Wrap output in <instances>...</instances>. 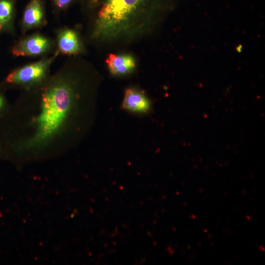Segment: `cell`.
Listing matches in <instances>:
<instances>
[{
  "mask_svg": "<svg viewBox=\"0 0 265 265\" xmlns=\"http://www.w3.org/2000/svg\"><path fill=\"white\" fill-rule=\"evenodd\" d=\"M150 103L144 95L133 88L125 91L123 106L126 109L138 112H146L150 108Z\"/></svg>",
  "mask_w": 265,
  "mask_h": 265,
  "instance_id": "cell-6",
  "label": "cell"
},
{
  "mask_svg": "<svg viewBox=\"0 0 265 265\" xmlns=\"http://www.w3.org/2000/svg\"><path fill=\"white\" fill-rule=\"evenodd\" d=\"M50 47L47 38L35 35L20 41L13 48L12 53L16 56L36 55L46 52Z\"/></svg>",
  "mask_w": 265,
  "mask_h": 265,
  "instance_id": "cell-4",
  "label": "cell"
},
{
  "mask_svg": "<svg viewBox=\"0 0 265 265\" xmlns=\"http://www.w3.org/2000/svg\"><path fill=\"white\" fill-rule=\"evenodd\" d=\"M54 56L25 66L13 71L6 78L9 83L28 84L41 80Z\"/></svg>",
  "mask_w": 265,
  "mask_h": 265,
  "instance_id": "cell-3",
  "label": "cell"
},
{
  "mask_svg": "<svg viewBox=\"0 0 265 265\" xmlns=\"http://www.w3.org/2000/svg\"><path fill=\"white\" fill-rule=\"evenodd\" d=\"M4 104V100L2 97L0 95V110Z\"/></svg>",
  "mask_w": 265,
  "mask_h": 265,
  "instance_id": "cell-11",
  "label": "cell"
},
{
  "mask_svg": "<svg viewBox=\"0 0 265 265\" xmlns=\"http://www.w3.org/2000/svg\"><path fill=\"white\" fill-rule=\"evenodd\" d=\"M106 62L110 72L115 75L128 74L135 66L134 58L129 54L110 53Z\"/></svg>",
  "mask_w": 265,
  "mask_h": 265,
  "instance_id": "cell-5",
  "label": "cell"
},
{
  "mask_svg": "<svg viewBox=\"0 0 265 265\" xmlns=\"http://www.w3.org/2000/svg\"><path fill=\"white\" fill-rule=\"evenodd\" d=\"M43 9L39 0H32L24 13L23 25L28 28L37 27L43 22Z\"/></svg>",
  "mask_w": 265,
  "mask_h": 265,
  "instance_id": "cell-8",
  "label": "cell"
},
{
  "mask_svg": "<svg viewBox=\"0 0 265 265\" xmlns=\"http://www.w3.org/2000/svg\"><path fill=\"white\" fill-rule=\"evenodd\" d=\"M154 0H101L98 12L97 29L103 35L117 34L132 17L145 13Z\"/></svg>",
  "mask_w": 265,
  "mask_h": 265,
  "instance_id": "cell-2",
  "label": "cell"
},
{
  "mask_svg": "<svg viewBox=\"0 0 265 265\" xmlns=\"http://www.w3.org/2000/svg\"><path fill=\"white\" fill-rule=\"evenodd\" d=\"M73 0H54L55 5L59 8H63L69 5Z\"/></svg>",
  "mask_w": 265,
  "mask_h": 265,
  "instance_id": "cell-10",
  "label": "cell"
},
{
  "mask_svg": "<svg viewBox=\"0 0 265 265\" xmlns=\"http://www.w3.org/2000/svg\"><path fill=\"white\" fill-rule=\"evenodd\" d=\"M60 51L67 54H77L80 52L81 45L77 33L70 29L62 30L57 37Z\"/></svg>",
  "mask_w": 265,
  "mask_h": 265,
  "instance_id": "cell-7",
  "label": "cell"
},
{
  "mask_svg": "<svg viewBox=\"0 0 265 265\" xmlns=\"http://www.w3.org/2000/svg\"><path fill=\"white\" fill-rule=\"evenodd\" d=\"M13 7L12 0H0V29L5 26L10 21Z\"/></svg>",
  "mask_w": 265,
  "mask_h": 265,
  "instance_id": "cell-9",
  "label": "cell"
},
{
  "mask_svg": "<svg viewBox=\"0 0 265 265\" xmlns=\"http://www.w3.org/2000/svg\"><path fill=\"white\" fill-rule=\"evenodd\" d=\"M73 92L66 82L59 81L49 87L42 96L41 111L36 120L37 131L32 145L45 143L59 129L70 109Z\"/></svg>",
  "mask_w": 265,
  "mask_h": 265,
  "instance_id": "cell-1",
  "label": "cell"
}]
</instances>
